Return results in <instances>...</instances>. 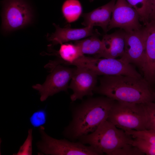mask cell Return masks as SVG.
Wrapping results in <instances>:
<instances>
[{"mask_svg": "<svg viewBox=\"0 0 155 155\" xmlns=\"http://www.w3.org/2000/svg\"><path fill=\"white\" fill-rule=\"evenodd\" d=\"M100 80L94 92L116 101L144 104L152 102L155 97L150 84L143 78L103 75Z\"/></svg>", "mask_w": 155, "mask_h": 155, "instance_id": "obj_1", "label": "cell"}, {"mask_svg": "<svg viewBox=\"0 0 155 155\" xmlns=\"http://www.w3.org/2000/svg\"><path fill=\"white\" fill-rule=\"evenodd\" d=\"M115 101L107 97L91 98L84 101L73 111L72 120L65 128L63 135L75 142L93 132L107 119Z\"/></svg>", "mask_w": 155, "mask_h": 155, "instance_id": "obj_2", "label": "cell"}, {"mask_svg": "<svg viewBox=\"0 0 155 155\" xmlns=\"http://www.w3.org/2000/svg\"><path fill=\"white\" fill-rule=\"evenodd\" d=\"M133 138L124 130L107 120H104L93 132L78 140L89 145L103 154L111 155L116 150L131 144Z\"/></svg>", "mask_w": 155, "mask_h": 155, "instance_id": "obj_3", "label": "cell"}, {"mask_svg": "<svg viewBox=\"0 0 155 155\" xmlns=\"http://www.w3.org/2000/svg\"><path fill=\"white\" fill-rule=\"evenodd\" d=\"M106 119L125 131L146 130L147 119L144 103L115 101Z\"/></svg>", "mask_w": 155, "mask_h": 155, "instance_id": "obj_4", "label": "cell"}, {"mask_svg": "<svg viewBox=\"0 0 155 155\" xmlns=\"http://www.w3.org/2000/svg\"><path fill=\"white\" fill-rule=\"evenodd\" d=\"M71 65L92 70L98 75H124L141 78L142 77L132 64L121 59L82 56Z\"/></svg>", "mask_w": 155, "mask_h": 155, "instance_id": "obj_5", "label": "cell"}, {"mask_svg": "<svg viewBox=\"0 0 155 155\" xmlns=\"http://www.w3.org/2000/svg\"><path fill=\"white\" fill-rule=\"evenodd\" d=\"M44 128L40 127L41 140L36 143L38 149L46 155H101L103 154L90 146L79 141L75 142L66 139L53 138L45 132Z\"/></svg>", "mask_w": 155, "mask_h": 155, "instance_id": "obj_6", "label": "cell"}, {"mask_svg": "<svg viewBox=\"0 0 155 155\" xmlns=\"http://www.w3.org/2000/svg\"><path fill=\"white\" fill-rule=\"evenodd\" d=\"M50 69L51 73L43 84H38L32 86L34 89L38 91L40 96V99L42 102L60 92L67 91L74 69L59 64Z\"/></svg>", "mask_w": 155, "mask_h": 155, "instance_id": "obj_7", "label": "cell"}, {"mask_svg": "<svg viewBox=\"0 0 155 155\" xmlns=\"http://www.w3.org/2000/svg\"><path fill=\"white\" fill-rule=\"evenodd\" d=\"M146 41L145 27L129 32H125L124 53L120 58L133 64L141 70L145 55Z\"/></svg>", "mask_w": 155, "mask_h": 155, "instance_id": "obj_8", "label": "cell"}, {"mask_svg": "<svg viewBox=\"0 0 155 155\" xmlns=\"http://www.w3.org/2000/svg\"><path fill=\"white\" fill-rule=\"evenodd\" d=\"M4 8L3 20L5 29H18L30 21V8L24 0H6Z\"/></svg>", "mask_w": 155, "mask_h": 155, "instance_id": "obj_9", "label": "cell"}, {"mask_svg": "<svg viewBox=\"0 0 155 155\" xmlns=\"http://www.w3.org/2000/svg\"><path fill=\"white\" fill-rule=\"evenodd\" d=\"M112 13L108 30L119 28L127 32L142 27L138 13L126 0H116Z\"/></svg>", "mask_w": 155, "mask_h": 155, "instance_id": "obj_10", "label": "cell"}, {"mask_svg": "<svg viewBox=\"0 0 155 155\" xmlns=\"http://www.w3.org/2000/svg\"><path fill=\"white\" fill-rule=\"evenodd\" d=\"M98 75L93 71L82 67L74 68L69 88L73 94L70 96L71 101L82 100L85 96H92L96 87Z\"/></svg>", "mask_w": 155, "mask_h": 155, "instance_id": "obj_11", "label": "cell"}, {"mask_svg": "<svg viewBox=\"0 0 155 155\" xmlns=\"http://www.w3.org/2000/svg\"><path fill=\"white\" fill-rule=\"evenodd\" d=\"M145 53L141 70L144 78L149 83L155 82V22H150L145 26Z\"/></svg>", "mask_w": 155, "mask_h": 155, "instance_id": "obj_12", "label": "cell"}, {"mask_svg": "<svg viewBox=\"0 0 155 155\" xmlns=\"http://www.w3.org/2000/svg\"><path fill=\"white\" fill-rule=\"evenodd\" d=\"M116 1L111 0L106 4L90 12L83 14L82 16L84 21L82 24L85 27L100 26L104 32H107L111 15Z\"/></svg>", "mask_w": 155, "mask_h": 155, "instance_id": "obj_13", "label": "cell"}, {"mask_svg": "<svg viewBox=\"0 0 155 155\" xmlns=\"http://www.w3.org/2000/svg\"><path fill=\"white\" fill-rule=\"evenodd\" d=\"M56 30L49 38L54 45L60 44L63 43L79 40L91 36L98 32L93 27L88 26L81 28H72L70 27L61 28L54 24Z\"/></svg>", "mask_w": 155, "mask_h": 155, "instance_id": "obj_14", "label": "cell"}, {"mask_svg": "<svg viewBox=\"0 0 155 155\" xmlns=\"http://www.w3.org/2000/svg\"><path fill=\"white\" fill-rule=\"evenodd\" d=\"M125 35L124 31H118L104 35L102 40L104 45L103 50L94 57L106 58L121 57L124 51Z\"/></svg>", "mask_w": 155, "mask_h": 155, "instance_id": "obj_15", "label": "cell"}, {"mask_svg": "<svg viewBox=\"0 0 155 155\" xmlns=\"http://www.w3.org/2000/svg\"><path fill=\"white\" fill-rule=\"evenodd\" d=\"M61 60L50 62L54 66L60 63L71 65L76 60L83 55L79 48L76 45L71 44H61L58 52Z\"/></svg>", "mask_w": 155, "mask_h": 155, "instance_id": "obj_16", "label": "cell"}, {"mask_svg": "<svg viewBox=\"0 0 155 155\" xmlns=\"http://www.w3.org/2000/svg\"><path fill=\"white\" fill-rule=\"evenodd\" d=\"M98 32L85 39L76 41L75 44L79 48L82 54L94 55L100 54L104 49V45L98 36Z\"/></svg>", "mask_w": 155, "mask_h": 155, "instance_id": "obj_17", "label": "cell"}, {"mask_svg": "<svg viewBox=\"0 0 155 155\" xmlns=\"http://www.w3.org/2000/svg\"><path fill=\"white\" fill-rule=\"evenodd\" d=\"M138 13L140 22L145 26L150 21L152 0H126Z\"/></svg>", "mask_w": 155, "mask_h": 155, "instance_id": "obj_18", "label": "cell"}, {"mask_svg": "<svg viewBox=\"0 0 155 155\" xmlns=\"http://www.w3.org/2000/svg\"><path fill=\"white\" fill-rule=\"evenodd\" d=\"M62 11L66 20L71 23L79 18L82 14V7L78 0H66L62 5Z\"/></svg>", "mask_w": 155, "mask_h": 155, "instance_id": "obj_19", "label": "cell"}, {"mask_svg": "<svg viewBox=\"0 0 155 155\" xmlns=\"http://www.w3.org/2000/svg\"><path fill=\"white\" fill-rule=\"evenodd\" d=\"M131 144L147 155H155V145L142 138H133Z\"/></svg>", "mask_w": 155, "mask_h": 155, "instance_id": "obj_20", "label": "cell"}, {"mask_svg": "<svg viewBox=\"0 0 155 155\" xmlns=\"http://www.w3.org/2000/svg\"><path fill=\"white\" fill-rule=\"evenodd\" d=\"M125 131L133 138H142L155 145V131L145 130L142 131L130 130Z\"/></svg>", "mask_w": 155, "mask_h": 155, "instance_id": "obj_21", "label": "cell"}, {"mask_svg": "<svg viewBox=\"0 0 155 155\" xmlns=\"http://www.w3.org/2000/svg\"><path fill=\"white\" fill-rule=\"evenodd\" d=\"M144 105L147 119L146 130L155 131V103L150 102Z\"/></svg>", "mask_w": 155, "mask_h": 155, "instance_id": "obj_22", "label": "cell"}, {"mask_svg": "<svg viewBox=\"0 0 155 155\" xmlns=\"http://www.w3.org/2000/svg\"><path fill=\"white\" fill-rule=\"evenodd\" d=\"M46 113L44 110H40L34 112L30 118V121L34 127L42 126L45 123L46 119Z\"/></svg>", "mask_w": 155, "mask_h": 155, "instance_id": "obj_23", "label": "cell"}, {"mask_svg": "<svg viewBox=\"0 0 155 155\" xmlns=\"http://www.w3.org/2000/svg\"><path fill=\"white\" fill-rule=\"evenodd\" d=\"M32 129L28 130V136L25 141L20 147L17 153L15 155H32Z\"/></svg>", "mask_w": 155, "mask_h": 155, "instance_id": "obj_24", "label": "cell"}, {"mask_svg": "<svg viewBox=\"0 0 155 155\" xmlns=\"http://www.w3.org/2000/svg\"><path fill=\"white\" fill-rule=\"evenodd\" d=\"M144 154L136 147L127 145L114 152L111 155H143Z\"/></svg>", "mask_w": 155, "mask_h": 155, "instance_id": "obj_25", "label": "cell"}, {"mask_svg": "<svg viewBox=\"0 0 155 155\" xmlns=\"http://www.w3.org/2000/svg\"><path fill=\"white\" fill-rule=\"evenodd\" d=\"M155 22V0H152V8L150 21Z\"/></svg>", "mask_w": 155, "mask_h": 155, "instance_id": "obj_26", "label": "cell"}, {"mask_svg": "<svg viewBox=\"0 0 155 155\" xmlns=\"http://www.w3.org/2000/svg\"><path fill=\"white\" fill-rule=\"evenodd\" d=\"M93 0H90V1H92Z\"/></svg>", "mask_w": 155, "mask_h": 155, "instance_id": "obj_27", "label": "cell"}]
</instances>
